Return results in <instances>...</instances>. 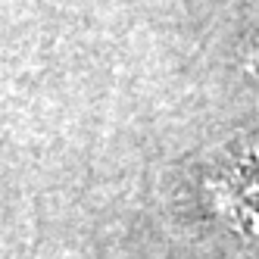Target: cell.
Segmentation results:
<instances>
[{
    "instance_id": "1",
    "label": "cell",
    "mask_w": 259,
    "mask_h": 259,
    "mask_svg": "<svg viewBox=\"0 0 259 259\" xmlns=\"http://www.w3.org/2000/svg\"><path fill=\"white\" fill-rule=\"evenodd\" d=\"M247 69H250V72H259V38H256V44H253V50H250V57H247Z\"/></svg>"
}]
</instances>
